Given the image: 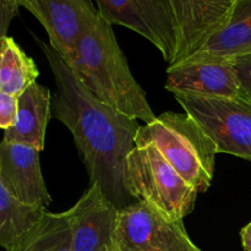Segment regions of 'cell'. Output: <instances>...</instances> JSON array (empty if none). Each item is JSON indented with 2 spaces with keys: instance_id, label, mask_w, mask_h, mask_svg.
I'll list each match as a JSON object with an SVG mask.
<instances>
[{
  "instance_id": "cell-1",
  "label": "cell",
  "mask_w": 251,
  "mask_h": 251,
  "mask_svg": "<svg viewBox=\"0 0 251 251\" xmlns=\"http://www.w3.org/2000/svg\"><path fill=\"white\" fill-rule=\"evenodd\" d=\"M36 42L55 78L56 92L51 97L53 117L73 135L90 185L98 184L119 210L135 203L127 191L125 171L127 157L136 147L135 137L141 125L100 102L49 44L37 38Z\"/></svg>"
},
{
  "instance_id": "cell-2",
  "label": "cell",
  "mask_w": 251,
  "mask_h": 251,
  "mask_svg": "<svg viewBox=\"0 0 251 251\" xmlns=\"http://www.w3.org/2000/svg\"><path fill=\"white\" fill-rule=\"evenodd\" d=\"M69 68L100 102L135 120L150 124L156 114L146 93L130 71L112 25L98 16L77 47V58Z\"/></svg>"
},
{
  "instance_id": "cell-3",
  "label": "cell",
  "mask_w": 251,
  "mask_h": 251,
  "mask_svg": "<svg viewBox=\"0 0 251 251\" xmlns=\"http://www.w3.org/2000/svg\"><path fill=\"white\" fill-rule=\"evenodd\" d=\"M135 145H153L198 193H205L212 184L217 149L186 113L166 112L150 124L140 126Z\"/></svg>"
},
{
  "instance_id": "cell-4",
  "label": "cell",
  "mask_w": 251,
  "mask_h": 251,
  "mask_svg": "<svg viewBox=\"0 0 251 251\" xmlns=\"http://www.w3.org/2000/svg\"><path fill=\"white\" fill-rule=\"evenodd\" d=\"M125 183L131 198L168 221H183L195 207L198 191L162 157L153 145L136 146L126 161Z\"/></svg>"
},
{
  "instance_id": "cell-5",
  "label": "cell",
  "mask_w": 251,
  "mask_h": 251,
  "mask_svg": "<svg viewBox=\"0 0 251 251\" xmlns=\"http://www.w3.org/2000/svg\"><path fill=\"white\" fill-rule=\"evenodd\" d=\"M216 145L218 153L251 162V102L245 98H200L174 95Z\"/></svg>"
},
{
  "instance_id": "cell-6",
  "label": "cell",
  "mask_w": 251,
  "mask_h": 251,
  "mask_svg": "<svg viewBox=\"0 0 251 251\" xmlns=\"http://www.w3.org/2000/svg\"><path fill=\"white\" fill-rule=\"evenodd\" d=\"M117 251H199L183 221H168L144 202L120 208Z\"/></svg>"
},
{
  "instance_id": "cell-7",
  "label": "cell",
  "mask_w": 251,
  "mask_h": 251,
  "mask_svg": "<svg viewBox=\"0 0 251 251\" xmlns=\"http://www.w3.org/2000/svg\"><path fill=\"white\" fill-rule=\"evenodd\" d=\"M100 17L151 42L171 65L176 47V25L171 0H97Z\"/></svg>"
},
{
  "instance_id": "cell-8",
  "label": "cell",
  "mask_w": 251,
  "mask_h": 251,
  "mask_svg": "<svg viewBox=\"0 0 251 251\" xmlns=\"http://www.w3.org/2000/svg\"><path fill=\"white\" fill-rule=\"evenodd\" d=\"M19 4L41 22L49 46L68 66L75 63L81 39L100 16L91 0H19Z\"/></svg>"
},
{
  "instance_id": "cell-9",
  "label": "cell",
  "mask_w": 251,
  "mask_h": 251,
  "mask_svg": "<svg viewBox=\"0 0 251 251\" xmlns=\"http://www.w3.org/2000/svg\"><path fill=\"white\" fill-rule=\"evenodd\" d=\"M176 25L172 66L193 58L229 20L235 0H171Z\"/></svg>"
},
{
  "instance_id": "cell-10",
  "label": "cell",
  "mask_w": 251,
  "mask_h": 251,
  "mask_svg": "<svg viewBox=\"0 0 251 251\" xmlns=\"http://www.w3.org/2000/svg\"><path fill=\"white\" fill-rule=\"evenodd\" d=\"M66 213L70 221L73 251H117L119 208L104 195L98 184L88 186Z\"/></svg>"
},
{
  "instance_id": "cell-11",
  "label": "cell",
  "mask_w": 251,
  "mask_h": 251,
  "mask_svg": "<svg viewBox=\"0 0 251 251\" xmlns=\"http://www.w3.org/2000/svg\"><path fill=\"white\" fill-rule=\"evenodd\" d=\"M166 90L200 98H239L233 61H186L167 69Z\"/></svg>"
},
{
  "instance_id": "cell-12",
  "label": "cell",
  "mask_w": 251,
  "mask_h": 251,
  "mask_svg": "<svg viewBox=\"0 0 251 251\" xmlns=\"http://www.w3.org/2000/svg\"><path fill=\"white\" fill-rule=\"evenodd\" d=\"M0 179L9 193L24 205L46 208L51 196L47 190L34 147L11 142H0Z\"/></svg>"
},
{
  "instance_id": "cell-13",
  "label": "cell",
  "mask_w": 251,
  "mask_h": 251,
  "mask_svg": "<svg viewBox=\"0 0 251 251\" xmlns=\"http://www.w3.org/2000/svg\"><path fill=\"white\" fill-rule=\"evenodd\" d=\"M50 110V90L38 82L32 83L17 97L16 120L14 126L4 132L2 141L27 145L41 152Z\"/></svg>"
},
{
  "instance_id": "cell-14",
  "label": "cell",
  "mask_w": 251,
  "mask_h": 251,
  "mask_svg": "<svg viewBox=\"0 0 251 251\" xmlns=\"http://www.w3.org/2000/svg\"><path fill=\"white\" fill-rule=\"evenodd\" d=\"M249 54H251V0H235L232 15L226 26L186 61H233Z\"/></svg>"
},
{
  "instance_id": "cell-15",
  "label": "cell",
  "mask_w": 251,
  "mask_h": 251,
  "mask_svg": "<svg viewBox=\"0 0 251 251\" xmlns=\"http://www.w3.org/2000/svg\"><path fill=\"white\" fill-rule=\"evenodd\" d=\"M38 68L11 37L0 38V91L19 97L37 82Z\"/></svg>"
},
{
  "instance_id": "cell-16",
  "label": "cell",
  "mask_w": 251,
  "mask_h": 251,
  "mask_svg": "<svg viewBox=\"0 0 251 251\" xmlns=\"http://www.w3.org/2000/svg\"><path fill=\"white\" fill-rule=\"evenodd\" d=\"M44 212L46 208L29 207L17 201L0 179V249L14 251Z\"/></svg>"
},
{
  "instance_id": "cell-17",
  "label": "cell",
  "mask_w": 251,
  "mask_h": 251,
  "mask_svg": "<svg viewBox=\"0 0 251 251\" xmlns=\"http://www.w3.org/2000/svg\"><path fill=\"white\" fill-rule=\"evenodd\" d=\"M14 251H73L68 213L44 212Z\"/></svg>"
},
{
  "instance_id": "cell-18",
  "label": "cell",
  "mask_w": 251,
  "mask_h": 251,
  "mask_svg": "<svg viewBox=\"0 0 251 251\" xmlns=\"http://www.w3.org/2000/svg\"><path fill=\"white\" fill-rule=\"evenodd\" d=\"M233 65L239 82L240 96L251 102V54L234 59Z\"/></svg>"
},
{
  "instance_id": "cell-19",
  "label": "cell",
  "mask_w": 251,
  "mask_h": 251,
  "mask_svg": "<svg viewBox=\"0 0 251 251\" xmlns=\"http://www.w3.org/2000/svg\"><path fill=\"white\" fill-rule=\"evenodd\" d=\"M17 114V97L0 91V129L6 131L14 126Z\"/></svg>"
},
{
  "instance_id": "cell-20",
  "label": "cell",
  "mask_w": 251,
  "mask_h": 251,
  "mask_svg": "<svg viewBox=\"0 0 251 251\" xmlns=\"http://www.w3.org/2000/svg\"><path fill=\"white\" fill-rule=\"evenodd\" d=\"M19 0H0V38L7 37L10 24L19 12Z\"/></svg>"
},
{
  "instance_id": "cell-21",
  "label": "cell",
  "mask_w": 251,
  "mask_h": 251,
  "mask_svg": "<svg viewBox=\"0 0 251 251\" xmlns=\"http://www.w3.org/2000/svg\"><path fill=\"white\" fill-rule=\"evenodd\" d=\"M242 245L245 251H251V222L248 223L240 232Z\"/></svg>"
},
{
  "instance_id": "cell-22",
  "label": "cell",
  "mask_w": 251,
  "mask_h": 251,
  "mask_svg": "<svg viewBox=\"0 0 251 251\" xmlns=\"http://www.w3.org/2000/svg\"><path fill=\"white\" fill-rule=\"evenodd\" d=\"M0 251H5V250H2V249H0Z\"/></svg>"
},
{
  "instance_id": "cell-23",
  "label": "cell",
  "mask_w": 251,
  "mask_h": 251,
  "mask_svg": "<svg viewBox=\"0 0 251 251\" xmlns=\"http://www.w3.org/2000/svg\"><path fill=\"white\" fill-rule=\"evenodd\" d=\"M199 251H201V250H199Z\"/></svg>"
}]
</instances>
